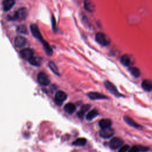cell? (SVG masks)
Returning <instances> with one entry per match:
<instances>
[{"instance_id": "obj_1", "label": "cell", "mask_w": 152, "mask_h": 152, "mask_svg": "<svg viewBox=\"0 0 152 152\" xmlns=\"http://www.w3.org/2000/svg\"><path fill=\"white\" fill-rule=\"evenodd\" d=\"M27 16V10L25 8H21L17 10L13 16H10V19L13 20H23Z\"/></svg>"}, {"instance_id": "obj_2", "label": "cell", "mask_w": 152, "mask_h": 152, "mask_svg": "<svg viewBox=\"0 0 152 152\" xmlns=\"http://www.w3.org/2000/svg\"><path fill=\"white\" fill-rule=\"evenodd\" d=\"M95 39L97 42L102 46H107L111 42L108 36L102 32L97 33L95 36Z\"/></svg>"}, {"instance_id": "obj_3", "label": "cell", "mask_w": 152, "mask_h": 152, "mask_svg": "<svg viewBox=\"0 0 152 152\" xmlns=\"http://www.w3.org/2000/svg\"><path fill=\"white\" fill-rule=\"evenodd\" d=\"M104 84H105L106 89H108L109 92L111 93H112V95H114L115 96L119 97V96H122L118 92V90H117L116 86L112 83L110 82L109 81L106 80L104 82Z\"/></svg>"}, {"instance_id": "obj_4", "label": "cell", "mask_w": 152, "mask_h": 152, "mask_svg": "<svg viewBox=\"0 0 152 152\" xmlns=\"http://www.w3.org/2000/svg\"><path fill=\"white\" fill-rule=\"evenodd\" d=\"M114 130L109 128H103L99 132V135L103 139H109L114 134Z\"/></svg>"}, {"instance_id": "obj_5", "label": "cell", "mask_w": 152, "mask_h": 152, "mask_svg": "<svg viewBox=\"0 0 152 152\" xmlns=\"http://www.w3.org/2000/svg\"><path fill=\"white\" fill-rule=\"evenodd\" d=\"M38 80L42 86H48L50 83V80L48 75L43 72H40L38 75Z\"/></svg>"}, {"instance_id": "obj_6", "label": "cell", "mask_w": 152, "mask_h": 152, "mask_svg": "<svg viewBox=\"0 0 152 152\" xmlns=\"http://www.w3.org/2000/svg\"><path fill=\"white\" fill-rule=\"evenodd\" d=\"M123 143L124 141L122 139L118 137H115L111 140L109 143V146L112 149L115 150L122 146Z\"/></svg>"}, {"instance_id": "obj_7", "label": "cell", "mask_w": 152, "mask_h": 152, "mask_svg": "<svg viewBox=\"0 0 152 152\" xmlns=\"http://www.w3.org/2000/svg\"><path fill=\"white\" fill-rule=\"evenodd\" d=\"M67 98V94L63 91H58L55 96V101L58 104H61Z\"/></svg>"}, {"instance_id": "obj_8", "label": "cell", "mask_w": 152, "mask_h": 152, "mask_svg": "<svg viewBox=\"0 0 152 152\" xmlns=\"http://www.w3.org/2000/svg\"><path fill=\"white\" fill-rule=\"evenodd\" d=\"M20 54L23 59L27 61H29L32 57H33V52L31 49L29 48H25L22 50Z\"/></svg>"}, {"instance_id": "obj_9", "label": "cell", "mask_w": 152, "mask_h": 152, "mask_svg": "<svg viewBox=\"0 0 152 152\" xmlns=\"http://www.w3.org/2000/svg\"><path fill=\"white\" fill-rule=\"evenodd\" d=\"M30 30H31V32L33 36H35L36 38L40 40L42 42L43 41V39L42 37V35L40 34V32L39 31V29L38 28V26L35 24H33L30 26Z\"/></svg>"}, {"instance_id": "obj_10", "label": "cell", "mask_w": 152, "mask_h": 152, "mask_svg": "<svg viewBox=\"0 0 152 152\" xmlns=\"http://www.w3.org/2000/svg\"><path fill=\"white\" fill-rule=\"evenodd\" d=\"M26 43V39L22 36H17L15 38L14 45L17 48H21L25 46Z\"/></svg>"}, {"instance_id": "obj_11", "label": "cell", "mask_w": 152, "mask_h": 152, "mask_svg": "<svg viewBox=\"0 0 152 152\" xmlns=\"http://www.w3.org/2000/svg\"><path fill=\"white\" fill-rule=\"evenodd\" d=\"M84 7L86 10L93 13L95 10V5L92 0H85L84 2Z\"/></svg>"}, {"instance_id": "obj_12", "label": "cell", "mask_w": 152, "mask_h": 152, "mask_svg": "<svg viewBox=\"0 0 152 152\" xmlns=\"http://www.w3.org/2000/svg\"><path fill=\"white\" fill-rule=\"evenodd\" d=\"M88 96L90 99L92 100L108 99L107 96L98 92H90L88 93Z\"/></svg>"}, {"instance_id": "obj_13", "label": "cell", "mask_w": 152, "mask_h": 152, "mask_svg": "<svg viewBox=\"0 0 152 152\" xmlns=\"http://www.w3.org/2000/svg\"><path fill=\"white\" fill-rule=\"evenodd\" d=\"M14 4H15L14 0H4L3 3L4 11H7L10 10L12 8V7L14 5Z\"/></svg>"}, {"instance_id": "obj_14", "label": "cell", "mask_w": 152, "mask_h": 152, "mask_svg": "<svg viewBox=\"0 0 152 152\" xmlns=\"http://www.w3.org/2000/svg\"><path fill=\"white\" fill-rule=\"evenodd\" d=\"M124 119L125 121V122L128 124L131 127H132L134 128H140L141 127V126L139 125L137 123H136L135 121L131 118L128 117V116H124Z\"/></svg>"}, {"instance_id": "obj_15", "label": "cell", "mask_w": 152, "mask_h": 152, "mask_svg": "<svg viewBox=\"0 0 152 152\" xmlns=\"http://www.w3.org/2000/svg\"><path fill=\"white\" fill-rule=\"evenodd\" d=\"M142 87L147 92H151L152 91V81L150 80H144L142 82Z\"/></svg>"}, {"instance_id": "obj_16", "label": "cell", "mask_w": 152, "mask_h": 152, "mask_svg": "<svg viewBox=\"0 0 152 152\" xmlns=\"http://www.w3.org/2000/svg\"><path fill=\"white\" fill-rule=\"evenodd\" d=\"M111 124H112L111 121L109 119H102L99 121V125L102 129L109 128V127H111Z\"/></svg>"}, {"instance_id": "obj_17", "label": "cell", "mask_w": 152, "mask_h": 152, "mask_svg": "<svg viewBox=\"0 0 152 152\" xmlns=\"http://www.w3.org/2000/svg\"><path fill=\"white\" fill-rule=\"evenodd\" d=\"M75 109L76 107L75 105H74L72 103H68L66 104L64 108L65 112L68 114H72L73 113H74V111H75Z\"/></svg>"}, {"instance_id": "obj_18", "label": "cell", "mask_w": 152, "mask_h": 152, "mask_svg": "<svg viewBox=\"0 0 152 152\" xmlns=\"http://www.w3.org/2000/svg\"><path fill=\"white\" fill-rule=\"evenodd\" d=\"M90 105H88V104H86L82 106V108L80 109V111L77 113V116L80 118H83L84 116V114L86 112L88 111V110L90 108Z\"/></svg>"}, {"instance_id": "obj_19", "label": "cell", "mask_w": 152, "mask_h": 152, "mask_svg": "<svg viewBox=\"0 0 152 152\" xmlns=\"http://www.w3.org/2000/svg\"><path fill=\"white\" fill-rule=\"evenodd\" d=\"M121 62L124 66H127V67L130 66L131 63V58L128 55L125 54V55H123L122 57H121Z\"/></svg>"}, {"instance_id": "obj_20", "label": "cell", "mask_w": 152, "mask_h": 152, "mask_svg": "<svg viewBox=\"0 0 152 152\" xmlns=\"http://www.w3.org/2000/svg\"><path fill=\"white\" fill-rule=\"evenodd\" d=\"M30 64L34 66H40L42 64V59L39 57H32L29 61Z\"/></svg>"}, {"instance_id": "obj_21", "label": "cell", "mask_w": 152, "mask_h": 152, "mask_svg": "<svg viewBox=\"0 0 152 152\" xmlns=\"http://www.w3.org/2000/svg\"><path fill=\"white\" fill-rule=\"evenodd\" d=\"M129 71L131 73V74L134 76V77H136V78H138L140 76V70L137 68V67H132L129 68Z\"/></svg>"}, {"instance_id": "obj_22", "label": "cell", "mask_w": 152, "mask_h": 152, "mask_svg": "<svg viewBox=\"0 0 152 152\" xmlns=\"http://www.w3.org/2000/svg\"><path fill=\"white\" fill-rule=\"evenodd\" d=\"M98 115V112L96 109H93L90 111L86 115V119L88 121H92Z\"/></svg>"}, {"instance_id": "obj_23", "label": "cell", "mask_w": 152, "mask_h": 152, "mask_svg": "<svg viewBox=\"0 0 152 152\" xmlns=\"http://www.w3.org/2000/svg\"><path fill=\"white\" fill-rule=\"evenodd\" d=\"M87 143V140L84 138H80L76 140L73 143V144L76 146H83Z\"/></svg>"}, {"instance_id": "obj_24", "label": "cell", "mask_w": 152, "mask_h": 152, "mask_svg": "<svg viewBox=\"0 0 152 152\" xmlns=\"http://www.w3.org/2000/svg\"><path fill=\"white\" fill-rule=\"evenodd\" d=\"M49 67L51 68V70L56 75H59V72L58 70V68L57 66L55 65V64L53 62H50L49 63Z\"/></svg>"}, {"instance_id": "obj_25", "label": "cell", "mask_w": 152, "mask_h": 152, "mask_svg": "<svg viewBox=\"0 0 152 152\" xmlns=\"http://www.w3.org/2000/svg\"><path fill=\"white\" fill-rule=\"evenodd\" d=\"M17 32L20 33H22V34H27V28L26 27L24 26V25H21V26H19L18 27H17Z\"/></svg>"}, {"instance_id": "obj_26", "label": "cell", "mask_w": 152, "mask_h": 152, "mask_svg": "<svg viewBox=\"0 0 152 152\" xmlns=\"http://www.w3.org/2000/svg\"><path fill=\"white\" fill-rule=\"evenodd\" d=\"M140 146H134L133 147H132L128 152H140Z\"/></svg>"}, {"instance_id": "obj_27", "label": "cell", "mask_w": 152, "mask_h": 152, "mask_svg": "<svg viewBox=\"0 0 152 152\" xmlns=\"http://www.w3.org/2000/svg\"><path fill=\"white\" fill-rule=\"evenodd\" d=\"M129 147L128 145H124L120 148L118 152H127L128 150Z\"/></svg>"}, {"instance_id": "obj_28", "label": "cell", "mask_w": 152, "mask_h": 152, "mask_svg": "<svg viewBox=\"0 0 152 152\" xmlns=\"http://www.w3.org/2000/svg\"><path fill=\"white\" fill-rule=\"evenodd\" d=\"M52 26H53L54 30H56V22H55V19L54 17H52Z\"/></svg>"}]
</instances>
